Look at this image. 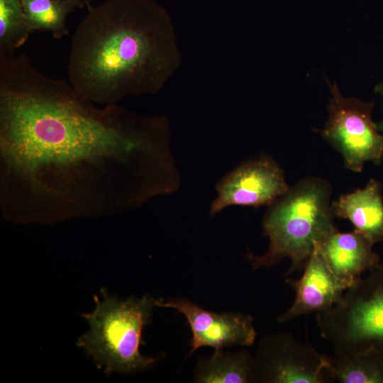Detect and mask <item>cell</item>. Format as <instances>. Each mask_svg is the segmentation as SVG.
Masks as SVG:
<instances>
[{
	"mask_svg": "<svg viewBox=\"0 0 383 383\" xmlns=\"http://www.w3.org/2000/svg\"><path fill=\"white\" fill-rule=\"evenodd\" d=\"M334 216L350 221L354 230L373 245L383 240V194L379 181L371 179L366 185L342 194L331 203Z\"/></svg>",
	"mask_w": 383,
	"mask_h": 383,
	"instance_id": "obj_12",
	"label": "cell"
},
{
	"mask_svg": "<svg viewBox=\"0 0 383 383\" xmlns=\"http://www.w3.org/2000/svg\"><path fill=\"white\" fill-rule=\"evenodd\" d=\"M26 23L31 30L50 33L56 39L69 35L67 18L77 6L67 0H21Z\"/></svg>",
	"mask_w": 383,
	"mask_h": 383,
	"instance_id": "obj_14",
	"label": "cell"
},
{
	"mask_svg": "<svg viewBox=\"0 0 383 383\" xmlns=\"http://www.w3.org/2000/svg\"><path fill=\"white\" fill-rule=\"evenodd\" d=\"M286 282L295 291L296 297L291 307L278 317L280 323L327 311L348 289L332 272L317 245L308 259L301 277L299 279L287 278Z\"/></svg>",
	"mask_w": 383,
	"mask_h": 383,
	"instance_id": "obj_10",
	"label": "cell"
},
{
	"mask_svg": "<svg viewBox=\"0 0 383 383\" xmlns=\"http://www.w3.org/2000/svg\"><path fill=\"white\" fill-rule=\"evenodd\" d=\"M289 188L280 166L270 156L262 155L240 163L217 183L210 216L230 206H269Z\"/></svg>",
	"mask_w": 383,
	"mask_h": 383,
	"instance_id": "obj_7",
	"label": "cell"
},
{
	"mask_svg": "<svg viewBox=\"0 0 383 383\" xmlns=\"http://www.w3.org/2000/svg\"><path fill=\"white\" fill-rule=\"evenodd\" d=\"M330 183L307 177L269 206L262 218L263 234L268 238L261 255H246L254 269L270 267L289 258V274L301 270L316 246L336 231L331 209Z\"/></svg>",
	"mask_w": 383,
	"mask_h": 383,
	"instance_id": "obj_3",
	"label": "cell"
},
{
	"mask_svg": "<svg viewBox=\"0 0 383 383\" xmlns=\"http://www.w3.org/2000/svg\"><path fill=\"white\" fill-rule=\"evenodd\" d=\"M317 325L335 354L383 351V265L345 290L332 308L318 313Z\"/></svg>",
	"mask_w": 383,
	"mask_h": 383,
	"instance_id": "obj_5",
	"label": "cell"
},
{
	"mask_svg": "<svg viewBox=\"0 0 383 383\" xmlns=\"http://www.w3.org/2000/svg\"><path fill=\"white\" fill-rule=\"evenodd\" d=\"M24 54L0 58V210L18 223L111 216L174 192L170 122L99 108Z\"/></svg>",
	"mask_w": 383,
	"mask_h": 383,
	"instance_id": "obj_1",
	"label": "cell"
},
{
	"mask_svg": "<svg viewBox=\"0 0 383 383\" xmlns=\"http://www.w3.org/2000/svg\"><path fill=\"white\" fill-rule=\"evenodd\" d=\"M374 90L377 93H378L383 97V84H378L375 87ZM377 126L378 130L380 132L383 133V119L380 122L377 123Z\"/></svg>",
	"mask_w": 383,
	"mask_h": 383,
	"instance_id": "obj_18",
	"label": "cell"
},
{
	"mask_svg": "<svg viewBox=\"0 0 383 383\" xmlns=\"http://www.w3.org/2000/svg\"><path fill=\"white\" fill-rule=\"evenodd\" d=\"M373 245L355 230L348 233L336 230L317 247L332 272L349 288L361 278L364 272L379 265Z\"/></svg>",
	"mask_w": 383,
	"mask_h": 383,
	"instance_id": "obj_11",
	"label": "cell"
},
{
	"mask_svg": "<svg viewBox=\"0 0 383 383\" xmlns=\"http://www.w3.org/2000/svg\"><path fill=\"white\" fill-rule=\"evenodd\" d=\"M167 11L155 0H105L88 9L73 35L70 83L95 104L159 92L179 67Z\"/></svg>",
	"mask_w": 383,
	"mask_h": 383,
	"instance_id": "obj_2",
	"label": "cell"
},
{
	"mask_svg": "<svg viewBox=\"0 0 383 383\" xmlns=\"http://www.w3.org/2000/svg\"><path fill=\"white\" fill-rule=\"evenodd\" d=\"M30 33L21 0H0V55L15 54Z\"/></svg>",
	"mask_w": 383,
	"mask_h": 383,
	"instance_id": "obj_16",
	"label": "cell"
},
{
	"mask_svg": "<svg viewBox=\"0 0 383 383\" xmlns=\"http://www.w3.org/2000/svg\"><path fill=\"white\" fill-rule=\"evenodd\" d=\"M254 370L247 353H214L199 364L195 380L204 383H245L253 377Z\"/></svg>",
	"mask_w": 383,
	"mask_h": 383,
	"instance_id": "obj_15",
	"label": "cell"
},
{
	"mask_svg": "<svg viewBox=\"0 0 383 383\" xmlns=\"http://www.w3.org/2000/svg\"><path fill=\"white\" fill-rule=\"evenodd\" d=\"M101 292L104 299L99 301L94 296L95 309L83 314L90 329L78 339L77 345L106 374L131 373L148 368L155 359L142 355L140 346L144 344L143 329L149 322L152 309L157 306V299L144 296L140 299L131 296L119 300L109 296L106 289Z\"/></svg>",
	"mask_w": 383,
	"mask_h": 383,
	"instance_id": "obj_4",
	"label": "cell"
},
{
	"mask_svg": "<svg viewBox=\"0 0 383 383\" xmlns=\"http://www.w3.org/2000/svg\"><path fill=\"white\" fill-rule=\"evenodd\" d=\"M327 361L326 377L341 383H383V351L335 354Z\"/></svg>",
	"mask_w": 383,
	"mask_h": 383,
	"instance_id": "obj_13",
	"label": "cell"
},
{
	"mask_svg": "<svg viewBox=\"0 0 383 383\" xmlns=\"http://www.w3.org/2000/svg\"><path fill=\"white\" fill-rule=\"evenodd\" d=\"M332 96L328 106V118L321 135L342 156L345 167L361 172L370 162L383 161V133L372 118L374 101L345 97L336 84L328 81Z\"/></svg>",
	"mask_w": 383,
	"mask_h": 383,
	"instance_id": "obj_6",
	"label": "cell"
},
{
	"mask_svg": "<svg viewBox=\"0 0 383 383\" xmlns=\"http://www.w3.org/2000/svg\"><path fill=\"white\" fill-rule=\"evenodd\" d=\"M72 3H73L77 8L82 9L84 7H87L89 9L91 4L90 2V0H67Z\"/></svg>",
	"mask_w": 383,
	"mask_h": 383,
	"instance_id": "obj_17",
	"label": "cell"
},
{
	"mask_svg": "<svg viewBox=\"0 0 383 383\" xmlns=\"http://www.w3.org/2000/svg\"><path fill=\"white\" fill-rule=\"evenodd\" d=\"M327 356L289 333L263 340L257 354L258 378L272 383L325 382Z\"/></svg>",
	"mask_w": 383,
	"mask_h": 383,
	"instance_id": "obj_8",
	"label": "cell"
},
{
	"mask_svg": "<svg viewBox=\"0 0 383 383\" xmlns=\"http://www.w3.org/2000/svg\"><path fill=\"white\" fill-rule=\"evenodd\" d=\"M157 306L182 313L190 326L192 338L189 355L201 347H212L215 353L234 345L250 346L256 332L250 315L239 313H216L206 311L187 299L167 302L157 299Z\"/></svg>",
	"mask_w": 383,
	"mask_h": 383,
	"instance_id": "obj_9",
	"label": "cell"
}]
</instances>
